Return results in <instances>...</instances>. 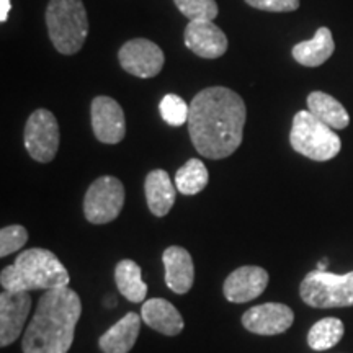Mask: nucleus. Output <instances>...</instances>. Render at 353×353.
I'll return each instance as SVG.
<instances>
[{"mask_svg":"<svg viewBox=\"0 0 353 353\" xmlns=\"http://www.w3.org/2000/svg\"><path fill=\"white\" fill-rule=\"evenodd\" d=\"M250 7L265 12H294L299 7V0H245Z\"/></svg>","mask_w":353,"mask_h":353,"instance_id":"obj_27","label":"nucleus"},{"mask_svg":"<svg viewBox=\"0 0 353 353\" xmlns=\"http://www.w3.org/2000/svg\"><path fill=\"white\" fill-rule=\"evenodd\" d=\"M144 192L148 206L154 216L164 218L169 214L175 203V187L165 170L157 169L149 172L145 176Z\"/></svg>","mask_w":353,"mask_h":353,"instance_id":"obj_18","label":"nucleus"},{"mask_svg":"<svg viewBox=\"0 0 353 353\" xmlns=\"http://www.w3.org/2000/svg\"><path fill=\"white\" fill-rule=\"evenodd\" d=\"M159 110H161L162 118H164L167 125L182 126L185 123H188L190 107L182 97L175 94H167L161 100V103H159Z\"/></svg>","mask_w":353,"mask_h":353,"instance_id":"obj_24","label":"nucleus"},{"mask_svg":"<svg viewBox=\"0 0 353 353\" xmlns=\"http://www.w3.org/2000/svg\"><path fill=\"white\" fill-rule=\"evenodd\" d=\"M334 50L335 43L332 32L329 28H325V26H321L316 32L314 38L298 43L293 48V57L301 65L317 68V65L324 64L334 54Z\"/></svg>","mask_w":353,"mask_h":353,"instance_id":"obj_19","label":"nucleus"},{"mask_svg":"<svg viewBox=\"0 0 353 353\" xmlns=\"http://www.w3.org/2000/svg\"><path fill=\"white\" fill-rule=\"evenodd\" d=\"M293 309L281 303L259 304L242 314V325L257 335L283 334L293 325Z\"/></svg>","mask_w":353,"mask_h":353,"instance_id":"obj_12","label":"nucleus"},{"mask_svg":"<svg viewBox=\"0 0 353 353\" xmlns=\"http://www.w3.org/2000/svg\"><path fill=\"white\" fill-rule=\"evenodd\" d=\"M32 309L28 291H7L0 294V345H12L20 337Z\"/></svg>","mask_w":353,"mask_h":353,"instance_id":"obj_11","label":"nucleus"},{"mask_svg":"<svg viewBox=\"0 0 353 353\" xmlns=\"http://www.w3.org/2000/svg\"><path fill=\"white\" fill-rule=\"evenodd\" d=\"M179 10L190 21L211 20L218 17V3L216 0H174Z\"/></svg>","mask_w":353,"mask_h":353,"instance_id":"obj_25","label":"nucleus"},{"mask_svg":"<svg viewBox=\"0 0 353 353\" xmlns=\"http://www.w3.org/2000/svg\"><path fill=\"white\" fill-rule=\"evenodd\" d=\"M208 169H206V165L203 164L200 159H190L175 174L176 190L187 196L203 192L206 185H208Z\"/></svg>","mask_w":353,"mask_h":353,"instance_id":"obj_22","label":"nucleus"},{"mask_svg":"<svg viewBox=\"0 0 353 353\" xmlns=\"http://www.w3.org/2000/svg\"><path fill=\"white\" fill-rule=\"evenodd\" d=\"M244 100L226 87H208L190 103L188 131L198 154L224 159L237 151L244 136Z\"/></svg>","mask_w":353,"mask_h":353,"instance_id":"obj_1","label":"nucleus"},{"mask_svg":"<svg viewBox=\"0 0 353 353\" xmlns=\"http://www.w3.org/2000/svg\"><path fill=\"white\" fill-rule=\"evenodd\" d=\"M8 12H10V0H0V21L2 23L7 21Z\"/></svg>","mask_w":353,"mask_h":353,"instance_id":"obj_28","label":"nucleus"},{"mask_svg":"<svg viewBox=\"0 0 353 353\" xmlns=\"http://www.w3.org/2000/svg\"><path fill=\"white\" fill-rule=\"evenodd\" d=\"M327 267H329L327 259H324L322 262L317 263V270H321V272H327Z\"/></svg>","mask_w":353,"mask_h":353,"instance_id":"obj_29","label":"nucleus"},{"mask_svg":"<svg viewBox=\"0 0 353 353\" xmlns=\"http://www.w3.org/2000/svg\"><path fill=\"white\" fill-rule=\"evenodd\" d=\"M307 110L332 130H345L350 125V117L339 100L324 92H312L307 97Z\"/></svg>","mask_w":353,"mask_h":353,"instance_id":"obj_20","label":"nucleus"},{"mask_svg":"<svg viewBox=\"0 0 353 353\" xmlns=\"http://www.w3.org/2000/svg\"><path fill=\"white\" fill-rule=\"evenodd\" d=\"M162 262L165 268L167 288L176 294L188 293L195 281V267L188 250L180 245L167 247L162 254Z\"/></svg>","mask_w":353,"mask_h":353,"instance_id":"obj_15","label":"nucleus"},{"mask_svg":"<svg viewBox=\"0 0 353 353\" xmlns=\"http://www.w3.org/2000/svg\"><path fill=\"white\" fill-rule=\"evenodd\" d=\"M68 268L51 250L33 249L20 252L15 262L0 273V283L7 291L54 290L69 286Z\"/></svg>","mask_w":353,"mask_h":353,"instance_id":"obj_3","label":"nucleus"},{"mask_svg":"<svg viewBox=\"0 0 353 353\" xmlns=\"http://www.w3.org/2000/svg\"><path fill=\"white\" fill-rule=\"evenodd\" d=\"M268 272L257 265H244L234 270L224 281L223 291L229 303H249L259 298L268 286Z\"/></svg>","mask_w":353,"mask_h":353,"instance_id":"obj_13","label":"nucleus"},{"mask_svg":"<svg viewBox=\"0 0 353 353\" xmlns=\"http://www.w3.org/2000/svg\"><path fill=\"white\" fill-rule=\"evenodd\" d=\"M28 241V231L20 224H12V226L2 228L0 231V257H7L21 247Z\"/></svg>","mask_w":353,"mask_h":353,"instance_id":"obj_26","label":"nucleus"},{"mask_svg":"<svg viewBox=\"0 0 353 353\" xmlns=\"http://www.w3.org/2000/svg\"><path fill=\"white\" fill-rule=\"evenodd\" d=\"M299 296L317 309L353 306V270L345 275L330 272H309L299 285Z\"/></svg>","mask_w":353,"mask_h":353,"instance_id":"obj_6","label":"nucleus"},{"mask_svg":"<svg viewBox=\"0 0 353 353\" xmlns=\"http://www.w3.org/2000/svg\"><path fill=\"white\" fill-rule=\"evenodd\" d=\"M141 317L149 327L164 335H169V337L179 335L185 327L183 317L179 312V309L170 301L162 298L148 299L141 307Z\"/></svg>","mask_w":353,"mask_h":353,"instance_id":"obj_16","label":"nucleus"},{"mask_svg":"<svg viewBox=\"0 0 353 353\" xmlns=\"http://www.w3.org/2000/svg\"><path fill=\"white\" fill-rule=\"evenodd\" d=\"M343 332H345V327H343V322L341 319L325 317V319L316 322L309 330L307 345L316 352L329 350L342 341Z\"/></svg>","mask_w":353,"mask_h":353,"instance_id":"obj_23","label":"nucleus"},{"mask_svg":"<svg viewBox=\"0 0 353 353\" xmlns=\"http://www.w3.org/2000/svg\"><path fill=\"white\" fill-rule=\"evenodd\" d=\"M125 206V187L117 176H99L83 198V214L92 224L112 223Z\"/></svg>","mask_w":353,"mask_h":353,"instance_id":"obj_7","label":"nucleus"},{"mask_svg":"<svg viewBox=\"0 0 353 353\" xmlns=\"http://www.w3.org/2000/svg\"><path fill=\"white\" fill-rule=\"evenodd\" d=\"M92 130L103 144H118L125 139L126 120L123 108L110 97H97L90 107Z\"/></svg>","mask_w":353,"mask_h":353,"instance_id":"obj_10","label":"nucleus"},{"mask_svg":"<svg viewBox=\"0 0 353 353\" xmlns=\"http://www.w3.org/2000/svg\"><path fill=\"white\" fill-rule=\"evenodd\" d=\"M141 267L130 259L121 260L114 267V281L118 290L131 303H141L148 294V285L143 281Z\"/></svg>","mask_w":353,"mask_h":353,"instance_id":"obj_21","label":"nucleus"},{"mask_svg":"<svg viewBox=\"0 0 353 353\" xmlns=\"http://www.w3.org/2000/svg\"><path fill=\"white\" fill-rule=\"evenodd\" d=\"M118 57L121 68L139 79L156 77L164 68L165 61L164 51L145 38H136L123 44Z\"/></svg>","mask_w":353,"mask_h":353,"instance_id":"obj_9","label":"nucleus"},{"mask_svg":"<svg viewBox=\"0 0 353 353\" xmlns=\"http://www.w3.org/2000/svg\"><path fill=\"white\" fill-rule=\"evenodd\" d=\"M290 143L294 151L317 162L330 161L342 149V141L337 132L316 118L309 110L294 114Z\"/></svg>","mask_w":353,"mask_h":353,"instance_id":"obj_5","label":"nucleus"},{"mask_svg":"<svg viewBox=\"0 0 353 353\" xmlns=\"http://www.w3.org/2000/svg\"><path fill=\"white\" fill-rule=\"evenodd\" d=\"M141 321V314L128 312L99 339L100 350L103 353H130L138 341Z\"/></svg>","mask_w":353,"mask_h":353,"instance_id":"obj_17","label":"nucleus"},{"mask_svg":"<svg viewBox=\"0 0 353 353\" xmlns=\"http://www.w3.org/2000/svg\"><path fill=\"white\" fill-rule=\"evenodd\" d=\"M25 148L37 162L48 164L59 149V125L50 110L39 108L25 125Z\"/></svg>","mask_w":353,"mask_h":353,"instance_id":"obj_8","label":"nucleus"},{"mask_svg":"<svg viewBox=\"0 0 353 353\" xmlns=\"http://www.w3.org/2000/svg\"><path fill=\"white\" fill-rule=\"evenodd\" d=\"M185 44L205 59H216L228 51V38L211 20L190 21L185 28Z\"/></svg>","mask_w":353,"mask_h":353,"instance_id":"obj_14","label":"nucleus"},{"mask_svg":"<svg viewBox=\"0 0 353 353\" xmlns=\"http://www.w3.org/2000/svg\"><path fill=\"white\" fill-rule=\"evenodd\" d=\"M46 25L56 50L65 56L76 54L88 34V19L82 0H51L46 8Z\"/></svg>","mask_w":353,"mask_h":353,"instance_id":"obj_4","label":"nucleus"},{"mask_svg":"<svg viewBox=\"0 0 353 353\" xmlns=\"http://www.w3.org/2000/svg\"><path fill=\"white\" fill-rule=\"evenodd\" d=\"M81 314V298L69 286L44 291L23 335V353H68Z\"/></svg>","mask_w":353,"mask_h":353,"instance_id":"obj_2","label":"nucleus"}]
</instances>
